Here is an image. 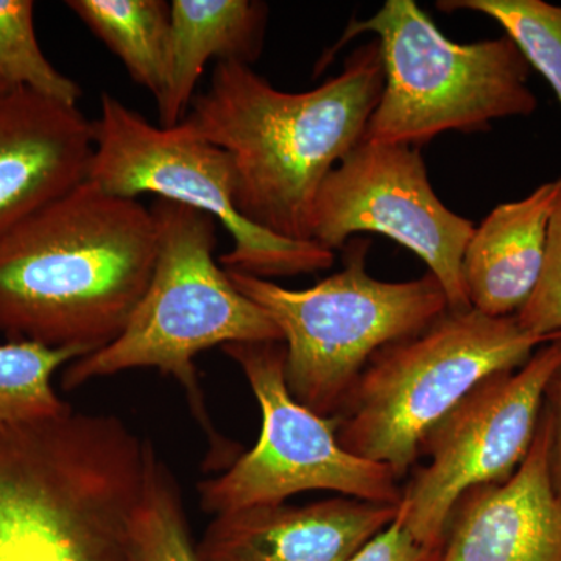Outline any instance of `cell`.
I'll list each match as a JSON object with an SVG mask.
<instances>
[{
    "label": "cell",
    "instance_id": "cell-1",
    "mask_svg": "<svg viewBox=\"0 0 561 561\" xmlns=\"http://www.w3.org/2000/svg\"><path fill=\"white\" fill-rule=\"evenodd\" d=\"M382 90L378 39L306 92L276 90L249 65L220 61L183 121L227 151L236 206L247 220L280 238L311 241L321 184L364 139Z\"/></svg>",
    "mask_w": 561,
    "mask_h": 561
},
{
    "label": "cell",
    "instance_id": "cell-2",
    "mask_svg": "<svg viewBox=\"0 0 561 561\" xmlns=\"http://www.w3.org/2000/svg\"><path fill=\"white\" fill-rule=\"evenodd\" d=\"M158 253L153 213L91 180L0 236V332L90 354L124 331Z\"/></svg>",
    "mask_w": 561,
    "mask_h": 561
},
{
    "label": "cell",
    "instance_id": "cell-3",
    "mask_svg": "<svg viewBox=\"0 0 561 561\" xmlns=\"http://www.w3.org/2000/svg\"><path fill=\"white\" fill-rule=\"evenodd\" d=\"M150 446L73 408L0 424V561H135Z\"/></svg>",
    "mask_w": 561,
    "mask_h": 561
},
{
    "label": "cell",
    "instance_id": "cell-4",
    "mask_svg": "<svg viewBox=\"0 0 561 561\" xmlns=\"http://www.w3.org/2000/svg\"><path fill=\"white\" fill-rule=\"evenodd\" d=\"M150 209L157 220L158 253L146 294L113 342L66 365L61 386L79 389L133 368H157L172 376L208 435L213 463L227 470L241 454L213 426L194 359L202 351L230 343L283 342V334L214 257L216 219L162 198Z\"/></svg>",
    "mask_w": 561,
    "mask_h": 561
},
{
    "label": "cell",
    "instance_id": "cell-5",
    "mask_svg": "<svg viewBox=\"0 0 561 561\" xmlns=\"http://www.w3.org/2000/svg\"><path fill=\"white\" fill-rule=\"evenodd\" d=\"M559 335L531 334L515 316L490 317L472 308L445 312L371 357L335 416L339 443L404 478L424 437L472 389L522 367Z\"/></svg>",
    "mask_w": 561,
    "mask_h": 561
},
{
    "label": "cell",
    "instance_id": "cell-6",
    "mask_svg": "<svg viewBox=\"0 0 561 561\" xmlns=\"http://www.w3.org/2000/svg\"><path fill=\"white\" fill-rule=\"evenodd\" d=\"M362 33L378 36L383 65L381 101L364 142L421 149L443 133L489 131L494 121L538 108L529 62L508 36L454 43L415 0H387L367 20L351 21L319 70Z\"/></svg>",
    "mask_w": 561,
    "mask_h": 561
},
{
    "label": "cell",
    "instance_id": "cell-7",
    "mask_svg": "<svg viewBox=\"0 0 561 561\" xmlns=\"http://www.w3.org/2000/svg\"><path fill=\"white\" fill-rule=\"evenodd\" d=\"M368 239L343 247V268L309 289L227 271L236 287L261 306L283 334L287 389L324 419L342 411L371 357L390 343L419 334L449 311L445 290L421 278L381 280L367 272Z\"/></svg>",
    "mask_w": 561,
    "mask_h": 561
},
{
    "label": "cell",
    "instance_id": "cell-8",
    "mask_svg": "<svg viewBox=\"0 0 561 561\" xmlns=\"http://www.w3.org/2000/svg\"><path fill=\"white\" fill-rule=\"evenodd\" d=\"M90 179L122 198L154 194L202 210L230 232L232 249L220 257L225 271L256 278H283L327 271L334 251L313 241H294L251 224L236 206V179L227 151L197 135L186 122L162 128L103 94L94 122Z\"/></svg>",
    "mask_w": 561,
    "mask_h": 561
},
{
    "label": "cell",
    "instance_id": "cell-9",
    "mask_svg": "<svg viewBox=\"0 0 561 561\" xmlns=\"http://www.w3.org/2000/svg\"><path fill=\"white\" fill-rule=\"evenodd\" d=\"M221 351L239 365L256 398L261 434L249 453L198 485L203 511L220 515L278 505L313 490L400 504V479L389 467L346 451L339 443L337 419H324L291 397L283 342L230 343Z\"/></svg>",
    "mask_w": 561,
    "mask_h": 561
},
{
    "label": "cell",
    "instance_id": "cell-10",
    "mask_svg": "<svg viewBox=\"0 0 561 561\" xmlns=\"http://www.w3.org/2000/svg\"><path fill=\"white\" fill-rule=\"evenodd\" d=\"M560 367L561 335L541 345L522 367L479 383L424 437L420 456L427 463L402 489L398 504V518L416 541L443 548L461 494L505 481L522 465Z\"/></svg>",
    "mask_w": 561,
    "mask_h": 561
},
{
    "label": "cell",
    "instance_id": "cell-11",
    "mask_svg": "<svg viewBox=\"0 0 561 561\" xmlns=\"http://www.w3.org/2000/svg\"><path fill=\"white\" fill-rule=\"evenodd\" d=\"M474 228L432 190L421 149L362 140L321 184L311 241L335 253L357 232L387 236L427 265L460 312L471 309L461 261Z\"/></svg>",
    "mask_w": 561,
    "mask_h": 561
},
{
    "label": "cell",
    "instance_id": "cell-12",
    "mask_svg": "<svg viewBox=\"0 0 561 561\" xmlns=\"http://www.w3.org/2000/svg\"><path fill=\"white\" fill-rule=\"evenodd\" d=\"M551 416L511 478L461 494L438 561H561V497L551 476Z\"/></svg>",
    "mask_w": 561,
    "mask_h": 561
},
{
    "label": "cell",
    "instance_id": "cell-13",
    "mask_svg": "<svg viewBox=\"0 0 561 561\" xmlns=\"http://www.w3.org/2000/svg\"><path fill=\"white\" fill-rule=\"evenodd\" d=\"M94 122L28 90H0V236L90 179Z\"/></svg>",
    "mask_w": 561,
    "mask_h": 561
},
{
    "label": "cell",
    "instance_id": "cell-14",
    "mask_svg": "<svg viewBox=\"0 0 561 561\" xmlns=\"http://www.w3.org/2000/svg\"><path fill=\"white\" fill-rule=\"evenodd\" d=\"M397 516L398 505L346 496L243 508L216 515L197 553L202 561H351Z\"/></svg>",
    "mask_w": 561,
    "mask_h": 561
},
{
    "label": "cell",
    "instance_id": "cell-15",
    "mask_svg": "<svg viewBox=\"0 0 561 561\" xmlns=\"http://www.w3.org/2000/svg\"><path fill=\"white\" fill-rule=\"evenodd\" d=\"M560 192L561 179L548 181L522 201L501 203L474 228L461 261L472 309L512 317L529 300L545 264Z\"/></svg>",
    "mask_w": 561,
    "mask_h": 561
},
{
    "label": "cell",
    "instance_id": "cell-16",
    "mask_svg": "<svg viewBox=\"0 0 561 561\" xmlns=\"http://www.w3.org/2000/svg\"><path fill=\"white\" fill-rule=\"evenodd\" d=\"M267 14L256 0H173L168 73L157 99L160 127L186 117L210 60L250 66L261 57Z\"/></svg>",
    "mask_w": 561,
    "mask_h": 561
},
{
    "label": "cell",
    "instance_id": "cell-17",
    "mask_svg": "<svg viewBox=\"0 0 561 561\" xmlns=\"http://www.w3.org/2000/svg\"><path fill=\"white\" fill-rule=\"evenodd\" d=\"M154 99L164 90L171 41V3L164 0L66 2Z\"/></svg>",
    "mask_w": 561,
    "mask_h": 561
},
{
    "label": "cell",
    "instance_id": "cell-18",
    "mask_svg": "<svg viewBox=\"0 0 561 561\" xmlns=\"http://www.w3.org/2000/svg\"><path fill=\"white\" fill-rule=\"evenodd\" d=\"M83 350L35 342L0 343V424L60 415L72 408L54 389V376Z\"/></svg>",
    "mask_w": 561,
    "mask_h": 561
},
{
    "label": "cell",
    "instance_id": "cell-19",
    "mask_svg": "<svg viewBox=\"0 0 561 561\" xmlns=\"http://www.w3.org/2000/svg\"><path fill=\"white\" fill-rule=\"evenodd\" d=\"M0 88L33 91L70 106L81 99L79 84L41 50L32 0H0Z\"/></svg>",
    "mask_w": 561,
    "mask_h": 561
},
{
    "label": "cell",
    "instance_id": "cell-20",
    "mask_svg": "<svg viewBox=\"0 0 561 561\" xmlns=\"http://www.w3.org/2000/svg\"><path fill=\"white\" fill-rule=\"evenodd\" d=\"M135 561H202L192 542L179 482L153 445L135 519Z\"/></svg>",
    "mask_w": 561,
    "mask_h": 561
},
{
    "label": "cell",
    "instance_id": "cell-21",
    "mask_svg": "<svg viewBox=\"0 0 561 561\" xmlns=\"http://www.w3.org/2000/svg\"><path fill=\"white\" fill-rule=\"evenodd\" d=\"M437 9L476 11L496 21L530 68L548 80L561 106V5L545 0H438Z\"/></svg>",
    "mask_w": 561,
    "mask_h": 561
},
{
    "label": "cell",
    "instance_id": "cell-22",
    "mask_svg": "<svg viewBox=\"0 0 561 561\" xmlns=\"http://www.w3.org/2000/svg\"><path fill=\"white\" fill-rule=\"evenodd\" d=\"M515 317L531 334L541 337L561 334V192L549 224L540 279Z\"/></svg>",
    "mask_w": 561,
    "mask_h": 561
},
{
    "label": "cell",
    "instance_id": "cell-23",
    "mask_svg": "<svg viewBox=\"0 0 561 561\" xmlns=\"http://www.w3.org/2000/svg\"><path fill=\"white\" fill-rule=\"evenodd\" d=\"M440 553L442 548H431L416 541L397 516L351 561H438Z\"/></svg>",
    "mask_w": 561,
    "mask_h": 561
},
{
    "label": "cell",
    "instance_id": "cell-24",
    "mask_svg": "<svg viewBox=\"0 0 561 561\" xmlns=\"http://www.w3.org/2000/svg\"><path fill=\"white\" fill-rule=\"evenodd\" d=\"M546 411L551 416V476L553 489L561 497V367L557 370L546 391Z\"/></svg>",
    "mask_w": 561,
    "mask_h": 561
},
{
    "label": "cell",
    "instance_id": "cell-25",
    "mask_svg": "<svg viewBox=\"0 0 561 561\" xmlns=\"http://www.w3.org/2000/svg\"><path fill=\"white\" fill-rule=\"evenodd\" d=\"M0 90H2V88H0Z\"/></svg>",
    "mask_w": 561,
    "mask_h": 561
}]
</instances>
